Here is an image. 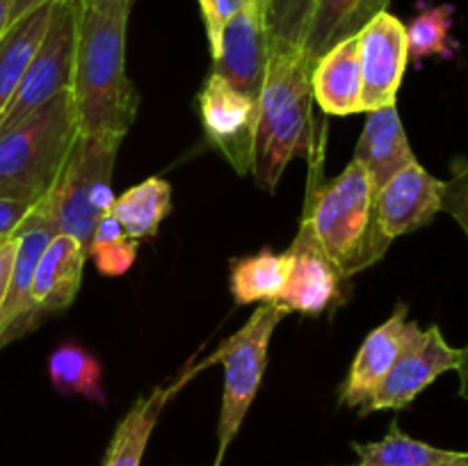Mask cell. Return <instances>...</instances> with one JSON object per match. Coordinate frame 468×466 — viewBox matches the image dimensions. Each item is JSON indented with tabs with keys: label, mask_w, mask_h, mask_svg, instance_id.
<instances>
[{
	"label": "cell",
	"mask_w": 468,
	"mask_h": 466,
	"mask_svg": "<svg viewBox=\"0 0 468 466\" xmlns=\"http://www.w3.org/2000/svg\"><path fill=\"white\" fill-rule=\"evenodd\" d=\"M37 206V204H35ZM32 204L26 201H14V199H0V238H7L18 231L30 210L35 208Z\"/></svg>",
	"instance_id": "cell-31"
},
{
	"label": "cell",
	"mask_w": 468,
	"mask_h": 466,
	"mask_svg": "<svg viewBox=\"0 0 468 466\" xmlns=\"http://www.w3.org/2000/svg\"><path fill=\"white\" fill-rule=\"evenodd\" d=\"M441 210L451 215L468 236V164L462 167L451 181H443Z\"/></svg>",
	"instance_id": "cell-30"
},
{
	"label": "cell",
	"mask_w": 468,
	"mask_h": 466,
	"mask_svg": "<svg viewBox=\"0 0 468 466\" xmlns=\"http://www.w3.org/2000/svg\"><path fill=\"white\" fill-rule=\"evenodd\" d=\"M457 364H460V350L446 341L441 329L416 327L393 368L373 393L368 405L361 409V416L370 411L405 409L443 373L457 370Z\"/></svg>",
	"instance_id": "cell-9"
},
{
	"label": "cell",
	"mask_w": 468,
	"mask_h": 466,
	"mask_svg": "<svg viewBox=\"0 0 468 466\" xmlns=\"http://www.w3.org/2000/svg\"><path fill=\"white\" fill-rule=\"evenodd\" d=\"M315 0H268L270 50H300Z\"/></svg>",
	"instance_id": "cell-28"
},
{
	"label": "cell",
	"mask_w": 468,
	"mask_h": 466,
	"mask_svg": "<svg viewBox=\"0 0 468 466\" xmlns=\"http://www.w3.org/2000/svg\"><path fill=\"white\" fill-rule=\"evenodd\" d=\"M76 50V0L53 5L48 27L16 87L12 103L0 117V135L30 117L59 91L71 90Z\"/></svg>",
	"instance_id": "cell-7"
},
{
	"label": "cell",
	"mask_w": 468,
	"mask_h": 466,
	"mask_svg": "<svg viewBox=\"0 0 468 466\" xmlns=\"http://www.w3.org/2000/svg\"><path fill=\"white\" fill-rule=\"evenodd\" d=\"M55 3H62V0H14L12 14H9V26L16 23L18 18L27 16L30 12H35V9L46 7V5H55Z\"/></svg>",
	"instance_id": "cell-33"
},
{
	"label": "cell",
	"mask_w": 468,
	"mask_h": 466,
	"mask_svg": "<svg viewBox=\"0 0 468 466\" xmlns=\"http://www.w3.org/2000/svg\"><path fill=\"white\" fill-rule=\"evenodd\" d=\"M48 379L62 396H80L105 405L103 365L85 347L64 343L48 356Z\"/></svg>",
	"instance_id": "cell-25"
},
{
	"label": "cell",
	"mask_w": 468,
	"mask_h": 466,
	"mask_svg": "<svg viewBox=\"0 0 468 466\" xmlns=\"http://www.w3.org/2000/svg\"><path fill=\"white\" fill-rule=\"evenodd\" d=\"M311 90L323 112L336 117L364 112L359 35L336 44L314 64Z\"/></svg>",
	"instance_id": "cell-17"
},
{
	"label": "cell",
	"mask_w": 468,
	"mask_h": 466,
	"mask_svg": "<svg viewBox=\"0 0 468 466\" xmlns=\"http://www.w3.org/2000/svg\"><path fill=\"white\" fill-rule=\"evenodd\" d=\"M410 309L405 304H398L391 318L384 320L378 329L366 336L361 343L359 352H356L355 361H352L350 375H347L346 384L341 388V402L346 407H359L364 409L373 393L378 391L379 384L393 368V364L400 356L402 347L407 345L410 336L419 323H411Z\"/></svg>",
	"instance_id": "cell-15"
},
{
	"label": "cell",
	"mask_w": 468,
	"mask_h": 466,
	"mask_svg": "<svg viewBox=\"0 0 468 466\" xmlns=\"http://www.w3.org/2000/svg\"><path fill=\"white\" fill-rule=\"evenodd\" d=\"M199 9L210 44V55H215L219 48V37H222L224 26L229 23V18L240 12L242 0H199Z\"/></svg>",
	"instance_id": "cell-29"
},
{
	"label": "cell",
	"mask_w": 468,
	"mask_h": 466,
	"mask_svg": "<svg viewBox=\"0 0 468 466\" xmlns=\"http://www.w3.org/2000/svg\"><path fill=\"white\" fill-rule=\"evenodd\" d=\"M187 379H190V375H183L176 382L167 384V387H155L151 393L137 397L135 405L128 409V414L114 429L101 466H140L160 414L174 397V393L181 391Z\"/></svg>",
	"instance_id": "cell-20"
},
{
	"label": "cell",
	"mask_w": 468,
	"mask_h": 466,
	"mask_svg": "<svg viewBox=\"0 0 468 466\" xmlns=\"http://www.w3.org/2000/svg\"><path fill=\"white\" fill-rule=\"evenodd\" d=\"M128 0H76L71 96L78 135L126 137L140 91L126 71Z\"/></svg>",
	"instance_id": "cell-1"
},
{
	"label": "cell",
	"mask_w": 468,
	"mask_h": 466,
	"mask_svg": "<svg viewBox=\"0 0 468 466\" xmlns=\"http://www.w3.org/2000/svg\"><path fill=\"white\" fill-rule=\"evenodd\" d=\"M364 112L396 105L407 64L410 44L407 27L393 14L382 12L359 32Z\"/></svg>",
	"instance_id": "cell-10"
},
{
	"label": "cell",
	"mask_w": 468,
	"mask_h": 466,
	"mask_svg": "<svg viewBox=\"0 0 468 466\" xmlns=\"http://www.w3.org/2000/svg\"><path fill=\"white\" fill-rule=\"evenodd\" d=\"M270 55L272 50H270L268 26L250 9L242 7L224 26L219 48L213 55V71L210 73L224 78L238 91L259 101L265 73H268Z\"/></svg>",
	"instance_id": "cell-14"
},
{
	"label": "cell",
	"mask_w": 468,
	"mask_h": 466,
	"mask_svg": "<svg viewBox=\"0 0 468 466\" xmlns=\"http://www.w3.org/2000/svg\"><path fill=\"white\" fill-rule=\"evenodd\" d=\"M311 69L314 67L302 50H277L270 55L259 96L251 163V176L268 192H274L295 155H306L311 151Z\"/></svg>",
	"instance_id": "cell-2"
},
{
	"label": "cell",
	"mask_w": 468,
	"mask_h": 466,
	"mask_svg": "<svg viewBox=\"0 0 468 466\" xmlns=\"http://www.w3.org/2000/svg\"><path fill=\"white\" fill-rule=\"evenodd\" d=\"M16 249H18V233H12V236L7 238H0V306H3L9 281H12Z\"/></svg>",
	"instance_id": "cell-32"
},
{
	"label": "cell",
	"mask_w": 468,
	"mask_h": 466,
	"mask_svg": "<svg viewBox=\"0 0 468 466\" xmlns=\"http://www.w3.org/2000/svg\"><path fill=\"white\" fill-rule=\"evenodd\" d=\"M451 26H452V7L451 5H439L428 7L411 18L407 27V44H410V58H448L451 50Z\"/></svg>",
	"instance_id": "cell-27"
},
{
	"label": "cell",
	"mask_w": 468,
	"mask_h": 466,
	"mask_svg": "<svg viewBox=\"0 0 468 466\" xmlns=\"http://www.w3.org/2000/svg\"><path fill=\"white\" fill-rule=\"evenodd\" d=\"M283 311L274 302H265L251 318L219 345L210 361H219L224 368L222 409L218 420V457L215 466H222L229 446L240 432V425L259 393L268 368V350Z\"/></svg>",
	"instance_id": "cell-6"
},
{
	"label": "cell",
	"mask_w": 468,
	"mask_h": 466,
	"mask_svg": "<svg viewBox=\"0 0 468 466\" xmlns=\"http://www.w3.org/2000/svg\"><path fill=\"white\" fill-rule=\"evenodd\" d=\"M288 274L274 304L283 313L318 315L341 300V274L304 224L288 249Z\"/></svg>",
	"instance_id": "cell-13"
},
{
	"label": "cell",
	"mask_w": 468,
	"mask_h": 466,
	"mask_svg": "<svg viewBox=\"0 0 468 466\" xmlns=\"http://www.w3.org/2000/svg\"><path fill=\"white\" fill-rule=\"evenodd\" d=\"M87 251L76 238L55 233L37 260L32 274L30 300L39 320L67 311L76 300L82 283Z\"/></svg>",
	"instance_id": "cell-16"
},
{
	"label": "cell",
	"mask_w": 468,
	"mask_h": 466,
	"mask_svg": "<svg viewBox=\"0 0 468 466\" xmlns=\"http://www.w3.org/2000/svg\"><path fill=\"white\" fill-rule=\"evenodd\" d=\"M355 160L368 172L375 192L384 183L391 181L398 172L416 163L396 105L373 110L368 114L359 142H356Z\"/></svg>",
	"instance_id": "cell-18"
},
{
	"label": "cell",
	"mask_w": 468,
	"mask_h": 466,
	"mask_svg": "<svg viewBox=\"0 0 468 466\" xmlns=\"http://www.w3.org/2000/svg\"><path fill=\"white\" fill-rule=\"evenodd\" d=\"M50 12H53V5L35 9L27 16L12 23L0 37V117L12 103L18 82H21L32 55L37 53L41 39H44Z\"/></svg>",
	"instance_id": "cell-22"
},
{
	"label": "cell",
	"mask_w": 468,
	"mask_h": 466,
	"mask_svg": "<svg viewBox=\"0 0 468 466\" xmlns=\"http://www.w3.org/2000/svg\"><path fill=\"white\" fill-rule=\"evenodd\" d=\"M172 210V185L165 178L151 176L123 195L114 196L110 215L122 224L133 240H149Z\"/></svg>",
	"instance_id": "cell-23"
},
{
	"label": "cell",
	"mask_w": 468,
	"mask_h": 466,
	"mask_svg": "<svg viewBox=\"0 0 468 466\" xmlns=\"http://www.w3.org/2000/svg\"><path fill=\"white\" fill-rule=\"evenodd\" d=\"M288 251L263 249L254 256L231 260V295L236 304H265L282 292L288 274Z\"/></svg>",
	"instance_id": "cell-24"
},
{
	"label": "cell",
	"mask_w": 468,
	"mask_h": 466,
	"mask_svg": "<svg viewBox=\"0 0 468 466\" xmlns=\"http://www.w3.org/2000/svg\"><path fill=\"white\" fill-rule=\"evenodd\" d=\"M14 0H0V37L5 35V30L9 27V14H12Z\"/></svg>",
	"instance_id": "cell-36"
},
{
	"label": "cell",
	"mask_w": 468,
	"mask_h": 466,
	"mask_svg": "<svg viewBox=\"0 0 468 466\" xmlns=\"http://www.w3.org/2000/svg\"><path fill=\"white\" fill-rule=\"evenodd\" d=\"M391 0H315L302 37V55L314 67L327 50L356 37L378 14L388 12Z\"/></svg>",
	"instance_id": "cell-19"
},
{
	"label": "cell",
	"mask_w": 468,
	"mask_h": 466,
	"mask_svg": "<svg viewBox=\"0 0 468 466\" xmlns=\"http://www.w3.org/2000/svg\"><path fill=\"white\" fill-rule=\"evenodd\" d=\"M355 466H468V450H448L411 439L398 423H391L387 437L373 443H352Z\"/></svg>",
	"instance_id": "cell-21"
},
{
	"label": "cell",
	"mask_w": 468,
	"mask_h": 466,
	"mask_svg": "<svg viewBox=\"0 0 468 466\" xmlns=\"http://www.w3.org/2000/svg\"><path fill=\"white\" fill-rule=\"evenodd\" d=\"M140 242L126 236L122 224L112 215H103L94 227L87 245V256L94 260L96 270L105 277H122L133 268Z\"/></svg>",
	"instance_id": "cell-26"
},
{
	"label": "cell",
	"mask_w": 468,
	"mask_h": 466,
	"mask_svg": "<svg viewBox=\"0 0 468 466\" xmlns=\"http://www.w3.org/2000/svg\"><path fill=\"white\" fill-rule=\"evenodd\" d=\"M302 224L341 279L368 270L391 247L375 217L373 181L355 158L336 178L311 195Z\"/></svg>",
	"instance_id": "cell-3"
},
{
	"label": "cell",
	"mask_w": 468,
	"mask_h": 466,
	"mask_svg": "<svg viewBox=\"0 0 468 466\" xmlns=\"http://www.w3.org/2000/svg\"><path fill=\"white\" fill-rule=\"evenodd\" d=\"M122 142L112 135H78L58 183L39 201L55 231L76 238L85 251L99 219L112 208V172Z\"/></svg>",
	"instance_id": "cell-5"
},
{
	"label": "cell",
	"mask_w": 468,
	"mask_h": 466,
	"mask_svg": "<svg viewBox=\"0 0 468 466\" xmlns=\"http://www.w3.org/2000/svg\"><path fill=\"white\" fill-rule=\"evenodd\" d=\"M128 3H133V5H135V0H128Z\"/></svg>",
	"instance_id": "cell-37"
},
{
	"label": "cell",
	"mask_w": 468,
	"mask_h": 466,
	"mask_svg": "<svg viewBox=\"0 0 468 466\" xmlns=\"http://www.w3.org/2000/svg\"><path fill=\"white\" fill-rule=\"evenodd\" d=\"M78 137L71 90L0 135V199L39 204L50 195Z\"/></svg>",
	"instance_id": "cell-4"
},
{
	"label": "cell",
	"mask_w": 468,
	"mask_h": 466,
	"mask_svg": "<svg viewBox=\"0 0 468 466\" xmlns=\"http://www.w3.org/2000/svg\"><path fill=\"white\" fill-rule=\"evenodd\" d=\"M441 196L443 181L420 167L419 160L398 172L375 192V217L382 236L393 242L428 227L441 213Z\"/></svg>",
	"instance_id": "cell-11"
},
{
	"label": "cell",
	"mask_w": 468,
	"mask_h": 466,
	"mask_svg": "<svg viewBox=\"0 0 468 466\" xmlns=\"http://www.w3.org/2000/svg\"><path fill=\"white\" fill-rule=\"evenodd\" d=\"M197 101L208 144L231 164L238 176L251 174L259 101L238 91L215 73L206 78Z\"/></svg>",
	"instance_id": "cell-8"
},
{
	"label": "cell",
	"mask_w": 468,
	"mask_h": 466,
	"mask_svg": "<svg viewBox=\"0 0 468 466\" xmlns=\"http://www.w3.org/2000/svg\"><path fill=\"white\" fill-rule=\"evenodd\" d=\"M242 7L250 9L254 16H259L261 21L268 18V0H242Z\"/></svg>",
	"instance_id": "cell-35"
},
{
	"label": "cell",
	"mask_w": 468,
	"mask_h": 466,
	"mask_svg": "<svg viewBox=\"0 0 468 466\" xmlns=\"http://www.w3.org/2000/svg\"><path fill=\"white\" fill-rule=\"evenodd\" d=\"M16 233L18 249L16 260H14L12 281H9L7 295L0 306V350H5L9 343L18 341L41 324V320L32 311V274H35L41 251L58 231H55L53 222L46 217L41 206L37 204Z\"/></svg>",
	"instance_id": "cell-12"
},
{
	"label": "cell",
	"mask_w": 468,
	"mask_h": 466,
	"mask_svg": "<svg viewBox=\"0 0 468 466\" xmlns=\"http://www.w3.org/2000/svg\"><path fill=\"white\" fill-rule=\"evenodd\" d=\"M457 375H460V396L468 400V345L460 350V364H457Z\"/></svg>",
	"instance_id": "cell-34"
}]
</instances>
